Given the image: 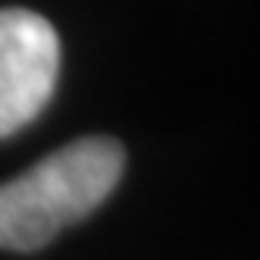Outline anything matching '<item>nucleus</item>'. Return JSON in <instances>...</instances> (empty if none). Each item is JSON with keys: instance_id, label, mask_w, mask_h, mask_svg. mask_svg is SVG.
<instances>
[{"instance_id": "1", "label": "nucleus", "mask_w": 260, "mask_h": 260, "mask_svg": "<svg viewBox=\"0 0 260 260\" xmlns=\"http://www.w3.org/2000/svg\"><path fill=\"white\" fill-rule=\"evenodd\" d=\"M125 170L122 144L88 135L0 185V248L38 251L98 210Z\"/></svg>"}, {"instance_id": "2", "label": "nucleus", "mask_w": 260, "mask_h": 260, "mask_svg": "<svg viewBox=\"0 0 260 260\" xmlns=\"http://www.w3.org/2000/svg\"><path fill=\"white\" fill-rule=\"evenodd\" d=\"M60 72V38L44 16L0 10V138L25 128L47 107Z\"/></svg>"}]
</instances>
